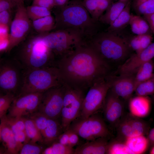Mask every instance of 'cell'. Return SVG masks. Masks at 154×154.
<instances>
[{
  "label": "cell",
  "mask_w": 154,
  "mask_h": 154,
  "mask_svg": "<svg viewBox=\"0 0 154 154\" xmlns=\"http://www.w3.org/2000/svg\"><path fill=\"white\" fill-rule=\"evenodd\" d=\"M69 138V131L68 129L60 135L57 141L63 145H68Z\"/></svg>",
  "instance_id": "cell-45"
},
{
  "label": "cell",
  "mask_w": 154,
  "mask_h": 154,
  "mask_svg": "<svg viewBox=\"0 0 154 154\" xmlns=\"http://www.w3.org/2000/svg\"><path fill=\"white\" fill-rule=\"evenodd\" d=\"M150 153L151 154H154V145L153 146L151 150Z\"/></svg>",
  "instance_id": "cell-52"
},
{
  "label": "cell",
  "mask_w": 154,
  "mask_h": 154,
  "mask_svg": "<svg viewBox=\"0 0 154 154\" xmlns=\"http://www.w3.org/2000/svg\"><path fill=\"white\" fill-rule=\"evenodd\" d=\"M147 138L149 143L154 145V128L151 129L149 132Z\"/></svg>",
  "instance_id": "cell-49"
},
{
  "label": "cell",
  "mask_w": 154,
  "mask_h": 154,
  "mask_svg": "<svg viewBox=\"0 0 154 154\" xmlns=\"http://www.w3.org/2000/svg\"><path fill=\"white\" fill-rule=\"evenodd\" d=\"M137 15H144L154 13V0H147L133 8Z\"/></svg>",
  "instance_id": "cell-34"
},
{
  "label": "cell",
  "mask_w": 154,
  "mask_h": 154,
  "mask_svg": "<svg viewBox=\"0 0 154 154\" xmlns=\"http://www.w3.org/2000/svg\"><path fill=\"white\" fill-rule=\"evenodd\" d=\"M64 83L85 92L112 74L111 68L87 42L55 62Z\"/></svg>",
  "instance_id": "cell-1"
},
{
  "label": "cell",
  "mask_w": 154,
  "mask_h": 154,
  "mask_svg": "<svg viewBox=\"0 0 154 154\" xmlns=\"http://www.w3.org/2000/svg\"><path fill=\"white\" fill-rule=\"evenodd\" d=\"M64 92L63 84L43 92L37 111L48 118L57 119L61 116Z\"/></svg>",
  "instance_id": "cell-12"
},
{
  "label": "cell",
  "mask_w": 154,
  "mask_h": 154,
  "mask_svg": "<svg viewBox=\"0 0 154 154\" xmlns=\"http://www.w3.org/2000/svg\"><path fill=\"white\" fill-rule=\"evenodd\" d=\"M129 25L131 31L135 35H152V33L148 23L141 15L131 14Z\"/></svg>",
  "instance_id": "cell-24"
},
{
  "label": "cell",
  "mask_w": 154,
  "mask_h": 154,
  "mask_svg": "<svg viewBox=\"0 0 154 154\" xmlns=\"http://www.w3.org/2000/svg\"><path fill=\"white\" fill-rule=\"evenodd\" d=\"M14 136V134L10 127L3 121L1 120L0 139L5 144Z\"/></svg>",
  "instance_id": "cell-37"
},
{
  "label": "cell",
  "mask_w": 154,
  "mask_h": 154,
  "mask_svg": "<svg viewBox=\"0 0 154 154\" xmlns=\"http://www.w3.org/2000/svg\"><path fill=\"white\" fill-rule=\"evenodd\" d=\"M69 131V138L68 145L73 147L78 143L79 135L74 131L68 129Z\"/></svg>",
  "instance_id": "cell-44"
},
{
  "label": "cell",
  "mask_w": 154,
  "mask_h": 154,
  "mask_svg": "<svg viewBox=\"0 0 154 154\" xmlns=\"http://www.w3.org/2000/svg\"><path fill=\"white\" fill-rule=\"evenodd\" d=\"M6 149V153L8 154H18L16 147L14 136L11 139L5 144Z\"/></svg>",
  "instance_id": "cell-43"
},
{
  "label": "cell",
  "mask_w": 154,
  "mask_h": 154,
  "mask_svg": "<svg viewBox=\"0 0 154 154\" xmlns=\"http://www.w3.org/2000/svg\"><path fill=\"white\" fill-rule=\"evenodd\" d=\"M137 96H148L154 94V77L143 82L136 87L135 91Z\"/></svg>",
  "instance_id": "cell-30"
},
{
  "label": "cell",
  "mask_w": 154,
  "mask_h": 154,
  "mask_svg": "<svg viewBox=\"0 0 154 154\" xmlns=\"http://www.w3.org/2000/svg\"><path fill=\"white\" fill-rule=\"evenodd\" d=\"M75 149L68 145H63L56 141L50 145L45 148L42 154H73Z\"/></svg>",
  "instance_id": "cell-28"
},
{
  "label": "cell",
  "mask_w": 154,
  "mask_h": 154,
  "mask_svg": "<svg viewBox=\"0 0 154 154\" xmlns=\"http://www.w3.org/2000/svg\"><path fill=\"white\" fill-rule=\"evenodd\" d=\"M64 132L61 123L57 119L48 118L46 127L42 135L43 144L48 146L57 141L58 137Z\"/></svg>",
  "instance_id": "cell-20"
},
{
  "label": "cell",
  "mask_w": 154,
  "mask_h": 154,
  "mask_svg": "<svg viewBox=\"0 0 154 154\" xmlns=\"http://www.w3.org/2000/svg\"><path fill=\"white\" fill-rule=\"evenodd\" d=\"M0 119L10 127L14 134L25 130V123L23 117H11L6 115Z\"/></svg>",
  "instance_id": "cell-32"
},
{
  "label": "cell",
  "mask_w": 154,
  "mask_h": 154,
  "mask_svg": "<svg viewBox=\"0 0 154 154\" xmlns=\"http://www.w3.org/2000/svg\"><path fill=\"white\" fill-rule=\"evenodd\" d=\"M111 74L95 82L84 97L78 118L84 119L94 114L104 103L111 84Z\"/></svg>",
  "instance_id": "cell-8"
},
{
  "label": "cell",
  "mask_w": 154,
  "mask_h": 154,
  "mask_svg": "<svg viewBox=\"0 0 154 154\" xmlns=\"http://www.w3.org/2000/svg\"><path fill=\"white\" fill-rule=\"evenodd\" d=\"M124 142L133 154L144 153L149 144L147 138L143 135L127 138Z\"/></svg>",
  "instance_id": "cell-23"
},
{
  "label": "cell",
  "mask_w": 154,
  "mask_h": 154,
  "mask_svg": "<svg viewBox=\"0 0 154 154\" xmlns=\"http://www.w3.org/2000/svg\"><path fill=\"white\" fill-rule=\"evenodd\" d=\"M26 117L34 121L42 135L46 127L48 118L38 111Z\"/></svg>",
  "instance_id": "cell-35"
},
{
  "label": "cell",
  "mask_w": 154,
  "mask_h": 154,
  "mask_svg": "<svg viewBox=\"0 0 154 154\" xmlns=\"http://www.w3.org/2000/svg\"><path fill=\"white\" fill-rule=\"evenodd\" d=\"M55 24V18L50 15L32 21V26L39 34H42L54 30Z\"/></svg>",
  "instance_id": "cell-27"
},
{
  "label": "cell",
  "mask_w": 154,
  "mask_h": 154,
  "mask_svg": "<svg viewBox=\"0 0 154 154\" xmlns=\"http://www.w3.org/2000/svg\"><path fill=\"white\" fill-rule=\"evenodd\" d=\"M68 129L88 141L106 137L110 134L103 120L94 114L86 118H77L71 123Z\"/></svg>",
  "instance_id": "cell-10"
},
{
  "label": "cell",
  "mask_w": 154,
  "mask_h": 154,
  "mask_svg": "<svg viewBox=\"0 0 154 154\" xmlns=\"http://www.w3.org/2000/svg\"></svg>",
  "instance_id": "cell-53"
},
{
  "label": "cell",
  "mask_w": 154,
  "mask_h": 154,
  "mask_svg": "<svg viewBox=\"0 0 154 154\" xmlns=\"http://www.w3.org/2000/svg\"><path fill=\"white\" fill-rule=\"evenodd\" d=\"M131 7L129 1L118 16L109 25L107 31L119 35V33L129 24Z\"/></svg>",
  "instance_id": "cell-21"
},
{
  "label": "cell",
  "mask_w": 154,
  "mask_h": 154,
  "mask_svg": "<svg viewBox=\"0 0 154 154\" xmlns=\"http://www.w3.org/2000/svg\"><path fill=\"white\" fill-rule=\"evenodd\" d=\"M26 9L28 16L32 21L51 15L50 10L45 7L32 5Z\"/></svg>",
  "instance_id": "cell-29"
},
{
  "label": "cell",
  "mask_w": 154,
  "mask_h": 154,
  "mask_svg": "<svg viewBox=\"0 0 154 154\" xmlns=\"http://www.w3.org/2000/svg\"><path fill=\"white\" fill-rule=\"evenodd\" d=\"M143 17L148 23L152 33L154 34V13Z\"/></svg>",
  "instance_id": "cell-46"
},
{
  "label": "cell",
  "mask_w": 154,
  "mask_h": 154,
  "mask_svg": "<svg viewBox=\"0 0 154 154\" xmlns=\"http://www.w3.org/2000/svg\"><path fill=\"white\" fill-rule=\"evenodd\" d=\"M64 92L62 110L61 124L64 132L79 117L85 96L84 92L64 83Z\"/></svg>",
  "instance_id": "cell-9"
},
{
  "label": "cell",
  "mask_w": 154,
  "mask_h": 154,
  "mask_svg": "<svg viewBox=\"0 0 154 154\" xmlns=\"http://www.w3.org/2000/svg\"><path fill=\"white\" fill-rule=\"evenodd\" d=\"M147 0H133L132 3V8L143 3Z\"/></svg>",
  "instance_id": "cell-50"
},
{
  "label": "cell",
  "mask_w": 154,
  "mask_h": 154,
  "mask_svg": "<svg viewBox=\"0 0 154 154\" xmlns=\"http://www.w3.org/2000/svg\"><path fill=\"white\" fill-rule=\"evenodd\" d=\"M16 7L14 18L10 26L9 44L5 51L8 53L26 39L32 26L24 2L18 4Z\"/></svg>",
  "instance_id": "cell-11"
},
{
  "label": "cell",
  "mask_w": 154,
  "mask_h": 154,
  "mask_svg": "<svg viewBox=\"0 0 154 154\" xmlns=\"http://www.w3.org/2000/svg\"><path fill=\"white\" fill-rule=\"evenodd\" d=\"M102 0H85L82 4L92 17Z\"/></svg>",
  "instance_id": "cell-39"
},
{
  "label": "cell",
  "mask_w": 154,
  "mask_h": 154,
  "mask_svg": "<svg viewBox=\"0 0 154 154\" xmlns=\"http://www.w3.org/2000/svg\"><path fill=\"white\" fill-rule=\"evenodd\" d=\"M45 148L36 143L29 142L25 143L19 152L20 154H42Z\"/></svg>",
  "instance_id": "cell-36"
},
{
  "label": "cell",
  "mask_w": 154,
  "mask_h": 154,
  "mask_svg": "<svg viewBox=\"0 0 154 154\" xmlns=\"http://www.w3.org/2000/svg\"><path fill=\"white\" fill-rule=\"evenodd\" d=\"M63 83L58 70L55 66L42 68H24L21 87L17 96L42 93Z\"/></svg>",
  "instance_id": "cell-5"
},
{
  "label": "cell",
  "mask_w": 154,
  "mask_h": 154,
  "mask_svg": "<svg viewBox=\"0 0 154 154\" xmlns=\"http://www.w3.org/2000/svg\"><path fill=\"white\" fill-rule=\"evenodd\" d=\"M11 11H4L0 12V25L9 27L12 22Z\"/></svg>",
  "instance_id": "cell-40"
},
{
  "label": "cell",
  "mask_w": 154,
  "mask_h": 154,
  "mask_svg": "<svg viewBox=\"0 0 154 154\" xmlns=\"http://www.w3.org/2000/svg\"><path fill=\"white\" fill-rule=\"evenodd\" d=\"M16 95L11 93L1 94L0 96V118L5 116Z\"/></svg>",
  "instance_id": "cell-33"
},
{
  "label": "cell",
  "mask_w": 154,
  "mask_h": 154,
  "mask_svg": "<svg viewBox=\"0 0 154 154\" xmlns=\"http://www.w3.org/2000/svg\"><path fill=\"white\" fill-rule=\"evenodd\" d=\"M43 93L16 96L7 116L11 117L20 118L27 117L37 111Z\"/></svg>",
  "instance_id": "cell-13"
},
{
  "label": "cell",
  "mask_w": 154,
  "mask_h": 154,
  "mask_svg": "<svg viewBox=\"0 0 154 154\" xmlns=\"http://www.w3.org/2000/svg\"><path fill=\"white\" fill-rule=\"evenodd\" d=\"M17 150L19 153L24 144L26 143L27 137L25 131L17 132L14 134Z\"/></svg>",
  "instance_id": "cell-38"
},
{
  "label": "cell",
  "mask_w": 154,
  "mask_h": 154,
  "mask_svg": "<svg viewBox=\"0 0 154 154\" xmlns=\"http://www.w3.org/2000/svg\"><path fill=\"white\" fill-rule=\"evenodd\" d=\"M69 0H54L55 6L62 8L67 5Z\"/></svg>",
  "instance_id": "cell-48"
},
{
  "label": "cell",
  "mask_w": 154,
  "mask_h": 154,
  "mask_svg": "<svg viewBox=\"0 0 154 154\" xmlns=\"http://www.w3.org/2000/svg\"><path fill=\"white\" fill-rule=\"evenodd\" d=\"M32 5L45 7L50 10L55 6L54 0H33Z\"/></svg>",
  "instance_id": "cell-41"
},
{
  "label": "cell",
  "mask_w": 154,
  "mask_h": 154,
  "mask_svg": "<svg viewBox=\"0 0 154 154\" xmlns=\"http://www.w3.org/2000/svg\"><path fill=\"white\" fill-rule=\"evenodd\" d=\"M42 34L31 36L23 41L14 57L24 68L54 66L55 59L42 40Z\"/></svg>",
  "instance_id": "cell-4"
},
{
  "label": "cell",
  "mask_w": 154,
  "mask_h": 154,
  "mask_svg": "<svg viewBox=\"0 0 154 154\" xmlns=\"http://www.w3.org/2000/svg\"><path fill=\"white\" fill-rule=\"evenodd\" d=\"M154 69L153 60L144 63L139 67L134 75L135 88L141 83L153 77Z\"/></svg>",
  "instance_id": "cell-26"
},
{
  "label": "cell",
  "mask_w": 154,
  "mask_h": 154,
  "mask_svg": "<svg viewBox=\"0 0 154 154\" xmlns=\"http://www.w3.org/2000/svg\"><path fill=\"white\" fill-rule=\"evenodd\" d=\"M134 75H119L116 76L112 74L110 90L120 98L125 100L129 99L135 88Z\"/></svg>",
  "instance_id": "cell-14"
},
{
  "label": "cell",
  "mask_w": 154,
  "mask_h": 154,
  "mask_svg": "<svg viewBox=\"0 0 154 154\" xmlns=\"http://www.w3.org/2000/svg\"><path fill=\"white\" fill-rule=\"evenodd\" d=\"M125 43L131 51L138 53L149 46L152 43V35L144 34L126 36L122 37Z\"/></svg>",
  "instance_id": "cell-19"
},
{
  "label": "cell",
  "mask_w": 154,
  "mask_h": 154,
  "mask_svg": "<svg viewBox=\"0 0 154 154\" xmlns=\"http://www.w3.org/2000/svg\"><path fill=\"white\" fill-rule=\"evenodd\" d=\"M23 117L25 123V131L27 137L25 143L38 142L43 144L42 135L34 121L27 117Z\"/></svg>",
  "instance_id": "cell-25"
},
{
  "label": "cell",
  "mask_w": 154,
  "mask_h": 154,
  "mask_svg": "<svg viewBox=\"0 0 154 154\" xmlns=\"http://www.w3.org/2000/svg\"><path fill=\"white\" fill-rule=\"evenodd\" d=\"M18 5L12 0H0V12L4 11H11Z\"/></svg>",
  "instance_id": "cell-42"
},
{
  "label": "cell",
  "mask_w": 154,
  "mask_h": 154,
  "mask_svg": "<svg viewBox=\"0 0 154 154\" xmlns=\"http://www.w3.org/2000/svg\"><path fill=\"white\" fill-rule=\"evenodd\" d=\"M16 3L18 5L20 4L21 3H23L24 1V0H12Z\"/></svg>",
  "instance_id": "cell-51"
},
{
  "label": "cell",
  "mask_w": 154,
  "mask_h": 154,
  "mask_svg": "<svg viewBox=\"0 0 154 154\" xmlns=\"http://www.w3.org/2000/svg\"><path fill=\"white\" fill-rule=\"evenodd\" d=\"M0 39L8 37L9 27L3 25H0Z\"/></svg>",
  "instance_id": "cell-47"
},
{
  "label": "cell",
  "mask_w": 154,
  "mask_h": 154,
  "mask_svg": "<svg viewBox=\"0 0 154 154\" xmlns=\"http://www.w3.org/2000/svg\"><path fill=\"white\" fill-rule=\"evenodd\" d=\"M123 104L120 98L109 90L104 102V117L110 123H118L123 112Z\"/></svg>",
  "instance_id": "cell-16"
},
{
  "label": "cell",
  "mask_w": 154,
  "mask_h": 154,
  "mask_svg": "<svg viewBox=\"0 0 154 154\" xmlns=\"http://www.w3.org/2000/svg\"><path fill=\"white\" fill-rule=\"evenodd\" d=\"M106 138L88 141L75 149L74 154H106L108 142Z\"/></svg>",
  "instance_id": "cell-18"
},
{
  "label": "cell",
  "mask_w": 154,
  "mask_h": 154,
  "mask_svg": "<svg viewBox=\"0 0 154 154\" xmlns=\"http://www.w3.org/2000/svg\"><path fill=\"white\" fill-rule=\"evenodd\" d=\"M87 42L112 69L132 54L122 37L108 31L98 33Z\"/></svg>",
  "instance_id": "cell-3"
},
{
  "label": "cell",
  "mask_w": 154,
  "mask_h": 154,
  "mask_svg": "<svg viewBox=\"0 0 154 154\" xmlns=\"http://www.w3.org/2000/svg\"><path fill=\"white\" fill-rule=\"evenodd\" d=\"M129 1V0H119L112 3L100 17L99 21L109 25L118 16Z\"/></svg>",
  "instance_id": "cell-22"
},
{
  "label": "cell",
  "mask_w": 154,
  "mask_h": 154,
  "mask_svg": "<svg viewBox=\"0 0 154 154\" xmlns=\"http://www.w3.org/2000/svg\"><path fill=\"white\" fill-rule=\"evenodd\" d=\"M42 38L54 55L55 61L86 41L79 34L66 30H55L42 34Z\"/></svg>",
  "instance_id": "cell-6"
},
{
  "label": "cell",
  "mask_w": 154,
  "mask_h": 154,
  "mask_svg": "<svg viewBox=\"0 0 154 154\" xmlns=\"http://www.w3.org/2000/svg\"><path fill=\"white\" fill-rule=\"evenodd\" d=\"M106 154H133L124 142L117 141L108 143Z\"/></svg>",
  "instance_id": "cell-31"
},
{
  "label": "cell",
  "mask_w": 154,
  "mask_h": 154,
  "mask_svg": "<svg viewBox=\"0 0 154 154\" xmlns=\"http://www.w3.org/2000/svg\"><path fill=\"white\" fill-rule=\"evenodd\" d=\"M23 69L15 58L1 59L0 88L3 93L18 94L22 84Z\"/></svg>",
  "instance_id": "cell-7"
},
{
  "label": "cell",
  "mask_w": 154,
  "mask_h": 154,
  "mask_svg": "<svg viewBox=\"0 0 154 154\" xmlns=\"http://www.w3.org/2000/svg\"><path fill=\"white\" fill-rule=\"evenodd\" d=\"M135 117L124 119L117 124L119 135L125 139L127 137L144 135L147 132L148 126L144 121Z\"/></svg>",
  "instance_id": "cell-15"
},
{
  "label": "cell",
  "mask_w": 154,
  "mask_h": 154,
  "mask_svg": "<svg viewBox=\"0 0 154 154\" xmlns=\"http://www.w3.org/2000/svg\"><path fill=\"white\" fill-rule=\"evenodd\" d=\"M151 102L148 96H137L130 99L129 108L134 117L143 118L147 116L151 108Z\"/></svg>",
  "instance_id": "cell-17"
},
{
  "label": "cell",
  "mask_w": 154,
  "mask_h": 154,
  "mask_svg": "<svg viewBox=\"0 0 154 154\" xmlns=\"http://www.w3.org/2000/svg\"><path fill=\"white\" fill-rule=\"evenodd\" d=\"M54 31L66 30L76 32L86 40L98 32V23L94 20L82 4L67 5L55 13Z\"/></svg>",
  "instance_id": "cell-2"
}]
</instances>
